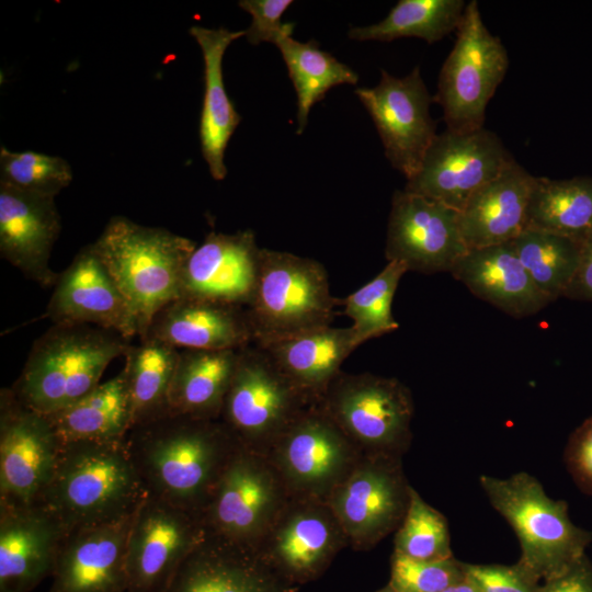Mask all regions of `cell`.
I'll list each match as a JSON object with an SVG mask.
<instances>
[{
  "label": "cell",
  "mask_w": 592,
  "mask_h": 592,
  "mask_svg": "<svg viewBox=\"0 0 592 592\" xmlns=\"http://www.w3.org/2000/svg\"><path fill=\"white\" fill-rule=\"evenodd\" d=\"M148 494L202 514L240 445L220 419L169 413L126 435Z\"/></svg>",
  "instance_id": "cell-1"
},
{
  "label": "cell",
  "mask_w": 592,
  "mask_h": 592,
  "mask_svg": "<svg viewBox=\"0 0 592 592\" xmlns=\"http://www.w3.org/2000/svg\"><path fill=\"white\" fill-rule=\"evenodd\" d=\"M147 494L126 437L79 441L61 444L54 476L36 504L68 534L130 514Z\"/></svg>",
  "instance_id": "cell-2"
},
{
  "label": "cell",
  "mask_w": 592,
  "mask_h": 592,
  "mask_svg": "<svg viewBox=\"0 0 592 592\" xmlns=\"http://www.w3.org/2000/svg\"><path fill=\"white\" fill-rule=\"evenodd\" d=\"M92 244L127 303L137 337L144 338L157 312L182 297L184 269L196 243L114 216Z\"/></svg>",
  "instance_id": "cell-3"
},
{
  "label": "cell",
  "mask_w": 592,
  "mask_h": 592,
  "mask_svg": "<svg viewBox=\"0 0 592 592\" xmlns=\"http://www.w3.org/2000/svg\"><path fill=\"white\" fill-rule=\"evenodd\" d=\"M129 345L130 340L96 326L52 325L34 341L11 389L33 410L54 413L93 390Z\"/></svg>",
  "instance_id": "cell-4"
},
{
  "label": "cell",
  "mask_w": 592,
  "mask_h": 592,
  "mask_svg": "<svg viewBox=\"0 0 592 592\" xmlns=\"http://www.w3.org/2000/svg\"><path fill=\"white\" fill-rule=\"evenodd\" d=\"M479 483L520 542L517 563L536 580L556 577L587 555L592 532L576 525L567 502L550 498L534 476L526 471L506 478L481 475Z\"/></svg>",
  "instance_id": "cell-5"
},
{
  "label": "cell",
  "mask_w": 592,
  "mask_h": 592,
  "mask_svg": "<svg viewBox=\"0 0 592 592\" xmlns=\"http://www.w3.org/2000/svg\"><path fill=\"white\" fill-rule=\"evenodd\" d=\"M337 306L321 263L261 248L254 295L246 307L254 344L331 326Z\"/></svg>",
  "instance_id": "cell-6"
},
{
  "label": "cell",
  "mask_w": 592,
  "mask_h": 592,
  "mask_svg": "<svg viewBox=\"0 0 592 592\" xmlns=\"http://www.w3.org/2000/svg\"><path fill=\"white\" fill-rule=\"evenodd\" d=\"M317 406L363 456L402 458L410 448L413 398L395 377L341 371Z\"/></svg>",
  "instance_id": "cell-7"
},
{
  "label": "cell",
  "mask_w": 592,
  "mask_h": 592,
  "mask_svg": "<svg viewBox=\"0 0 592 592\" xmlns=\"http://www.w3.org/2000/svg\"><path fill=\"white\" fill-rule=\"evenodd\" d=\"M314 405L252 343L239 350L219 419L241 447L266 456L282 433Z\"/></svg>",
  "instance_id": "cell-8"
},
{
  "label": "cell",
  "mask_w": 592,
  "mask_h": 592,
  "mask_svg": "<svg viewBox=\"0 0 592 592\" xmlns=\"http://www.w3.org/2000/svg\"><path fill=\"white\" fill-rule=\"evenodd\" d=\"M509 69V55L486 26L478 2L467 3L455 44L439 76L434 102L443 111L446 129L483 127L486 109Z\"/></svg>",
  "instance_id": "cell-9"
},
{
  "label": "cell",
  "mask_w": 592,
  "mask_h": 592,
  "mask_svg": "<svg viewBox=\"0 0 592 592\" xmlns=\"http://www.w3.org/2000/svg\"><path fill=\"white\" fill-rule=\"evenodd\" d=\"M289 499L267 457L240 446L201 516L207 534L255 550Z\"/></svg>",
  "instance_id": "cell-10"
},
{
  "label": "cell",
  "mask_w": 592,
  "mask_h": 592,
  "mask_svg": "<svg viewBox=\"0 0 592 592\" xmlns=\"http://www.w3.org/2000/svg\"><path fill=\"white\" fill-rule=\"evenodd\" d=\"M362 456L317 405L306 409L266 454L291 498L325 502Z\"/></svg>",
  "instance_id": "cell-11"
},
{
  "label": "cell",
  "mask_w": 592,
  "mask_h": 592,
  "mask_svg": "<svg viewBox=\"0 0 592 592\" xmlns=\"http://www.w3.org/2000/svg\"><path fill=\"white\" fill-rule=\"evenodd\" d=\"M412 486L401 457L362 456L328 503L354 550H369L401 524Z\"/></svg>",
  "instance_id": "cell-12"
},
{
  "label": "cell",
  "mask_w": 592,
  "mask_h": 592,
  "mask_svg": "<svg viewBox=\"0 0 592 592\" xmlns=\"http://www.w3.org/2000/svg\"><path fill=\"white\" fill-rule=\"evenodd\" d=\"M514 158L500 137L485 127L437 134L405 191L460 212L471 195Z\"/></svg>",
  "instance_id": "cell-13"
},
{
  "label": "cell",
  "mask_w": 592,
  "mask_h": 592,
  "mask_svg": "<svg viewBox=\"0 0 592 592\" xmlns=\"http://www.w3.org/2000/svg\"><path fill=\"white\" fill-rule=\"evenodd\" d=\"M61 443L48 418L0 391V505L37 503L49 485Z\"/></svg>",
  "instance_id": "cell-14"
},
{
  "label": "cell",
  "mask_w": 592,
  "mask_h": 592,
  "mask_svg": "<svg viewBox=\"0 0 592 592\" xmlns=\"http://www.w3.org/2000/svg\"><path fill=\"white\" fill-rule=\"evenodd\" d=\"M346 546V535L328 502L291 498L255 551L300 588L320 578Z\"/></svg>",
  "instance_id": "cell-15"
},
{
  "label": "cell",
  "mask_w": 592,
  "mask_h": 592,
  "mask_svg": "<svg viewBox=\"0 0 592 592\" xmlns=\"http://www.w3.org/2000/svg\"><path fill=\"white\" fill-rule=\"evenodd\" d=\"M355 94L376 126L386 158L407 180L411 179L437 135L436 122L430 113L434 99L420 67L402 78L383 69L377 86L357 88Z\"/></svg>",
  "instance_id": "cell-16"
},
{
  "label": "cell",
  "mask_w": 592,
  "mask_h": 592,
  "mask_svg": "<svg viewBox=\"0 0 592 592\" xmlns=\"http://www.w3.org/2000/svg\"><path fill=\"white\" fill-rule=\"evenodd\" d=\"M205 534L200 514L147 494L128 536L127 592H163Z\"/></svg>",
  "instance_id": "cell-17"
},
{
  "label": "cell",
  "mask_w": 592,
  "mask_h": 592,
  "mask_svg": "<svg viewBox=\"0 0 592 592\" xmlns=\"http://www.w3.org/2000/svg\"><path fill=\"white\" fill-rule=\"evenodd\" d=\"M468 250L459 212L428 197L395 191L388 219L385 257L423 274L451 272Z\"/></svg>",
  "instance_id": "cell-18"
},
{
  "label": "cell",
  "mask_w": 592,
  "mask_h": 592,
  "mask_svg": "<svg viewBox=\"0 0 592 592\" xmlns=\"http://www.w3.org/2000/svg\"><path fill=\"white\" fill-rule=\"evenodd\" d=\"M136 511L68 533L49 592H127V543Z\"/></svg>",
  "instance_id": "cell-19"
},
{
  "label": "cell",
  "mask_w": 592,
  "mask_h": 592,
  "mask_svg": "<svg viewBox=\"0 0 592 592\" xmlns=\"http://www.w3.org/2000/svg\"><path fill=\"white\" fill-rule=\"evenodd\" d=\"M45 315L53 325L83 323L115 331L128 340L137 337L127 303L92 243L58 274Z\"/></svg>",
  "instance_id": "cell-20"
},
{
  "label": "cell",
  "mask_w": 592,
  "mask_h": 592,
  "mask_svg": "<svg viewBox=\"0 0 592 592\" xmlns=\"http://www.w3.org/2000/svg\"><path fill=\"white\" fill-rule=\"evenodd\" d=\"M260 251L250 229L209 232L186 262L182 297L248 307L257 286Z\"/></svg>",
  "instance_id": "cell-21"
},
{
  "label": "cell",
  "mask_w": 592,
  "mask_h": 592,
  "mask_svg": "<svg viewBox=\"0 0 592 592\" xmlns=\"http://www.w3.org/2000/svg\"><path fill=\"white\" fill-rule=\"evenodd\" d=\"M252 548L205 534L163 592H298Z\"/></svg>",
  "instance_id": "cell-22"
},
{
  "label": "cell",
  "mask_w": 592,
  "mask_h": 592,
  "mask_svg": "<svg viewBox=\"0 0 592 592\" xmlns=\"http://www.w3.org/2000/svg\"><path fill=\"white\" fill-rule=\"evenodd\" d=\"M66 535L38 504L0 505V592H31L50 578Z\"/></svg>",
  "instance_id": "cell-23"
},
{
  "label": "cell",
  "mask_w": 592,
  "mask_h": 592,
  "mask_svg": "<svg viewBox=\"0 0 592 592\" xmlns=\"http://www.w3.org/2000/svg\"><path fill=\"white\" fill-rule=\"evenodd\" d=\"M60 228L55 198L0 184L1 257L42 287L58 278L49 259Z\"/></svg>",
  "instance_id": "cell-24"
},
{
  "label": "cell",
  "mask_w": 592,
  "mask_h": 592,
  "mask_svg": "<svg viewBox=\"0 0 592 592\" xmlns=\"http://www.w3.org/2000/svg\"><path fill=\"white\" fill-rule=\"evenodd\" d=\"M144 338L178 350H240L253 343L246 307L191 297L160 309Z\"/></svg>",
  "instance_id": "cell-25"
},
{
  "label": "cell",
  "mask_w": 592,
  "mask_h": 592,
  "mask_svg": "<svg viewBox=\"0 0 592 592\" xmlns=\"http://www.w3.org/2000/svg\"><path fill=\"white\" fill-rule=\"evenodd\" d=\"M535 177L512 160L477 190L459 212V227L468 249L513 241L527 228Z\"/></svg>",
  "instance_id": "cell-26"
},
{
  "label": "cell",
  "mask_w": 592,
  "mask_h": 592,
  "mask_svg": "<svg viewBox=\"0 0 592 592\" xmlns=\"http://www.w3.org/2000/svg\"><path fill=\"white\" fill-rule=\"evenodd\" d=\"M449 273L476 297L513 318L536 315L551 304L531 278L512 242L468 249Z\"/></svg>",
  "instance_id": "cell-27"
},
{
  "label": "cell",
  "mask_w": 592,
  "mask_h": 592,
  "mask_svg": "<svg viewBox=\"0 0 592 592\" xmlns=\"http://www.w3.org/2000/svg\"><path fill=\"white\" fill-rule=\"evenodd\" d=\"M189 33L198 44L204 60V99L198 128L202 155L210 175L220 181L227 174L225 151L228 141L241 122L225 89L223 58L228 46L246 36V31L193 25Z\"/></svg>",
  "instance_id": "cell-28"
},
{
  "label": "cell",
  "mask_w": 592,
  "mask_h": 592,
  "mask_svg": "<svg viewBox=\"0 0 592 592\" xmlns=\"http://www.w3.org/2000/svg\"><path fill=\"white\" fill-rule=\"evenodd\" d=\"M258 346L317 405L341 372L342 363L360 345L351 327L327 326Z\"/></svg>",
  "instance_id": "cell-29"
},
{
  "label": "cell",
  "mask_w": 592,
  "mask_h": 592,
  "mask_svg": "<svg viewBox=\"0 0 592 592\" xmlns=\"http://www.w3.org/2000/svg\"><path fill=\"white\" fill-rule=\"evenodd\" d=\"M239 350H180L170 389V413L219 419Z\"/></svg>",
  "instance_id": "cell-30"
},
{
  "label": "cell",
  "mask_w": 592,
  "mask_h": 592,
  "mask_svg": "<svg viewBox=\"0 0 592 592\" xmlns=\"http://www.w3.org/2000/svg\"><path fill=\"white\" fill-rule=\"evenodd\" d=\"M45 415L61 444L125 439L132 414L123 369L68 407Z\"/></svg>",
  "instance_id": "cell-31"
},
{
  "label": "cell",
  "mask_w": 592,
  "mask_h": 592,
  "mask_svg": "<svg viewBox=\"0 0 592 592\" xmlns=\"http://www.w3.org/2000/svg\"><path fill=\"white\" fill-rule=\"evenodd\" d=\"M179 353L177 348L151 338L139 339L138 344L127 349L123 372L132 428L170 413V389Z\"/></svg>",
  "instance_id": "cell-32"
},
{
  "label": "cell",
  "mask_w": 592,
  "mask_h": 592,
  "mask_svg": "<svg viewBox=\"0 0 592 592\" xmlns=\"http://www.w3.org/2000/svg\"><path fill=\"white\" fill-rule=\"evenodd\" d=\"M526 229L583 241L592 234V177H535Z\"/></svg>",
  "instance_id": "cell-33"
},
{
  "label": "cell",
  "mask_w": 592,
  "mask_h": 592,
  "mask_svg": "<svg viewBox=\"0 0 592 592\" xmlns=\"http://www.w3.org/2000/svg\"><path fill=\"white\" fill-rule=\"evenodd\" d=\"M285 61L297 94V134L307 125L311 107L333 87L356 84L357 73L330 53L319 48L316 41L301 43L285 35L275 44Z\"/></svg>",
  "instance_id": "cell-34"
},
{
  "label": "cell",
  "mask_w": 592,
  "mask_h": 592,
  "mask_svg": "<svg viewBox=\"0 0 592 592\" xmlns=\"http://www.w3.org/2000/svg\"><path fill=\"white\" fill-rule=\"evenodd\" d=\"M466 5L464 0H400L384 20L352 27L348 36L355 41L379 42L418 37L432 44L457 31Z\"/></svg>",
  "instance_id": "cell-35"
},
{
  "label": "cell",
  "mask_w": 592,
  "mask_h": 592,
  "mask_svg": "<svg viewBox=\"0 0 592 592\" xmlns=\"http://www.w3.org/2000/svg\"><path fill=\"white\" fill-rule=\"evenodd\" d=\"M511 242L538 289L551 303L563 297L578 266L582 241L525 229Z\"/></svg>",
  "instance_id": "cell-36"
},
{
  "label": "cell",
  "mask_w": 592,
  "mask_h": 592,
  "mask_svg": "<svg viewBox=\"0 0 592 592\" xmlns=\"http://www.w3.org/2000/svg\"><path fill=\"white\" fill-rule=\"evenodd\" d=\"M408 269L403 263L389 261L371 282L340 299L343 314L353 320L351 328L358 345L399 328L391 306L398 284Z\"/></svg>",
  "instance_id": "cell-37"
},
{
  "label": "cell",
  "mask_w": 592,
  "mask_h": 592,
  "mask_svg": "<svg viewBox=\"0 0 592 592\" xmlns=\"http://www.w3.org/2000/svg\"><path fill=\"white\" fill-rule=\"evenodd\" d=\"M394 554L420 561L453 558L447 519L412 487L406 515L395 532Z\"/></svg>",
  "instance_id": "cell-38"
},
{
  "label": "cell",
  "mask_w": 592,
  "mask_h": 592,
  "mask_svg": "<svg viewBox=\"0 0 592 592\" xmlns=\"http://www.w3.org/2000/svg\"><path fill=\"white\" fill-rule=\"evenodd\" d=\"M72 180L70 164L58 156L0 148V184L46 197L55 196Z\"/></svg>",
  "instance_id": "cell-39"
},
{
  "label": "cell",
  "mask_w": 592,
  "mask_h": 592,
  "mask_svg": "<svg viewBox=\"0 0 592 592\" xmlns=\"http://www.w3.org/2000/svg\"><path fill=\"white\" fill-rule=\"evenodd\" d=\"M466 577L464 562L455 557L420 561L392 553L389 583L399 592H442Z\"/></svg>",
  "instance_id": "cell-40"
},
{
  "label": "cell",
  "mask_w": 592,
  "mask_h": 592,
  "mask_svg": "<svg viewBox=\"0 0 592 592\" xmlns=\"http://www.w3.org/2000/svg\"><path fill=\"white\" fill-rule=\"evenodd\" d=\"M292 0H242L239 7L251 15V24L246 30L247 41L252 45L262 42L276 44L285 36L293 35L295 24L283 23L281 18Z\"/></svg>",
  "instance_id": "cell-41"
},
{
  "label": "cell",
  "mask_w": 592,
  "mask_h": 592,
  "mask_svg": "<svg viewBox=\"0 0 592 592\" xmlns=\"http://www.w3.org/2000/svg\"><path fill=\"white\" fill-rule=\"evenodd\" d=\"M466 577L480 592H538L540 584L517 562L506 565H480L464 562Z\"/></svg>",
  "instance_id": "cell-42"
},
{
  "label": "cell",
  "mask_w": 592,
  "mask_h": 592,
  "mask_svg": "<svg viewBox=\"0 0 592 592\" xmlns=\"http://www.w3.org/2000/svg\"><path fill=\"white\" fill-rule=\"evenodd\" d=\"M563 462L579 490L592 497V415L569 435Z\"/></svg>",
  "instance_id": "cell-43"
},
{
  "label": "cell",
  "mask_w": 592,
  "mask_h": 592,
  "mask_svg": "<svg viewBox=\"0 0 592 592\" xmlns=\"http://www.w3.org/2000/svg\"><path fill=\"white\" fill-rule=\"evenodd\" d=\"M538 592H592V561L584 555L560 574L545 580Z\"/></svg>",
  "instance_id": "cell-44"
},
{
  "label": "cell",
  "mask_w": 592,
  "mask_h": 592,
  "mask_svg": "<svg viewBox=\"0 0 592 592\" xmlns=\"http://www.w3.org/2000/svg\"><path fill=\"white\" fill-rule=\"evenodd\" d=\"M563 297L592 301V234L581 242L578 266Z\"/></svg>",
  "instance_id": "cell-45"
},
{
  "label": "cell",
  "mask_w": 592,
  "mask_h": 592,
  "mask_svg": "<svg viewBox=\"0 0 592 592\" xmlns=\"http://www.w3.org/2000/svg\"><path fill=\"white\" fill-rule=\"evenodd\" d=\"M442 592H480L479 589L467 577L449 585Z\"/></svg>",
  "instance_id": "cell-46"
},
{
  "label": "cell",
  "mask_w": 592,
  "mask_h": 592,
  "mask_svg": "<svg viewBox=\"0 0 592 592\" xmlns=\"http://www.w3.org/2000/svg\"><path fill=\"white\" fill-rule=\"evenodd\" d=\"M376 592H399L397 589H395L389 582L380 588L379 590H377Z\"/></svg>",
  "instance_id": "cell-47"
}]
</instances>
